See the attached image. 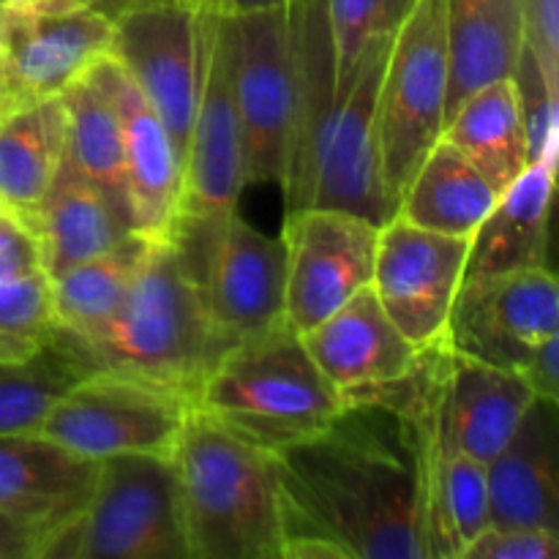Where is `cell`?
Wrapping results in <instances>:
<instances>
[{
    "mask_svg": "<svg viewBox=\"0 0 559 559\" xmlns=\"http://www.w3.org/2000/svg\"><path fill=\"white\" fill-rule=\"evenodd\" d=\"M60 102L66 112V158L76 173L96 183L131 224L123 178V140L112 96L91 69L60 93Z\"/></svg>",
    "mask_w": 559,
    "mask_h": 559,
    "instance_id": "cell-29",
    "label": "cell"
},
{
    "mask_svg": "<svg viewBox=\"0 0 559 559\" xmlns=\"http://www.w3.org/2000/svg\"><path fill=\"white\" fill-rule=\"evenodd\" d=\"M448 82L445 0H418L393 36L377 96V151L393 216L415 169L445 129Z\"/></svg>",
    "mask_w": 559,
    "mask_h": 559,
    "instance_id": "cell-6",
    "label": "cell"
},
{
    "mask_svg": "<svg viewBox=\"0 0 559 559\" xmlns=\"http://www.w3.org/2000/svg\"><path fill=\"white\" fill-rule=\"evenodd\" d=\"M393 36L374 38L347 85L333 96L314 151L309 207L358 213L377 227L393 216L377 151V96Z\"/></svg>",
    "mask_w": 559,
    "mask_h": 559,
    "instance_id": "cell-11",
    "label": "cell"
},
{
    "mask_svg": "<svg viewBox=\"0 0 559 559\" xmlns=\"http://www.w3.org/2000/svg\"><path fill=\"white\" fill-rule=\"evenodd\" d=\"M557 404L535 399L506 448L486 462L491 527L559 533Z\"/></svg>",
    "mask_w": 559,
    "mask_h": 559,
    "instance_id": "cell-21",
    "label": "cell"
},
{
    "mask_svg": "<svg viewBox=\"0 0 559 559\" xmlns=\"http://www.w3.org/2000/svg\"><path fill=\"white\" fill-rule=\"evenodd\" d=\"M44 559H189L175 459L120 453L98 462L91 502Z\"/></svg>",
    "mask_w": 559,
    "mask_h": 559,
    "instance_id": "cell-5",
    "label": "cell"
},
{
    "mask_svg": "<svg viewBox=\"0 0 559 559\" xmlns=\"http://www.w3.org/2000/svg\"><path fill=\"white\" fill-rule=\"evenodd\" d=\"M93 74L112 96L123 140V178L131 227L153 240L175 235L183 191V162L173 134L131 76L104 55Z\"/></svg>",
    "mask_w": 559,
    "mask_h": 559,
    "instance_id": "cell-18",
    "label": "cell"
},
{
    "mask_svg": "<svg viewBox=\"0 0 559 559\" xmlns=\"http://www.w3.org/2000/svg\"><path fill=\"white\" fill-rule=\"evenodd\" d=\"M431 349L407 380L271 453L282 559H431Z\"/></svg>",
    "mask_w": 559,
    "mask_h": 559,
    "instance_id": "cell-1",
    "label": "cell"
},
{
    "mask_svg": "<svg viewBox=\"0 0 559 559\" xmlns=\"http://www.w3.org/2000/svg\"><path fill=\"white\" fill-rule=\"evenodd\" d=\"M14 107H16V104H14V98H11L9 87H5L3 71H0V118H3V115H9Z\"/></svg>",
    "mask_w": 559,
    "mask_h": 559,
    "instance_id": "cell-42",
    "label": "cell"
},
{
    "mask_svg": "<svg viewBox=\"0 0 559 559\" xmlns=\"http://www.w3.org/2000/svg\"><path fill=\"white\" fill-rule=\"evenodd\" d=\"M47 538L31 524L0 511V559H44Z\"/></svg>",
    "mask_w": 559,
    "mask_h": 559,
    "instance_id": "cell-38",
    "label": "cell"
},
{
    "mask_svg": "<svg viewBox=\"0 0 559 559\" xmlns=\"http://www.w3.org/2000/svg\"><path fill=\"white\" fill-rule=\"evenodd\" d=\"M58 338L52 287L44 273L0 284V364L36 358Z\"/></svg>",
    "mask_w": 559,
    "mask_h": 559,
    "instance_id": "cell-32",
    "label": "cell"
},
{
    "mask_svg": "<svg viewBox=\"0 0 559 559\" xmlns=\"http://www.w3.org/2000/svg\"><path fill=\"white\" fill-rule=\"evenodd\" d=\"M557 162H535L497 197L469 238L464 276L549 267V216Z\"/></svg>",
    "mask_w": 559,
    "mask_h": 559,
    "instance_id": "cell-23",
    "label": "cell"
},
{
    "mask_svg": "<svg viewBox=\"0 0 559 559\" xmlns=\"http://www.w3.org/2000/svg\"><path fill=\"white\" fill-rule=\"evenodd\" d=\"M559 336V287L551 267L464 276L442 347L497 369L524 371Z\"/></svg>",
    "mask_w": 559,
    "mask_h": 559,
    "instance_id": "cell-10",
    "label": "cell"
},
{
    "mask_svg": "<svg viewBox=\"0 0 559 559\" xmlns=\"http://www.w3.org/2000/svg\"><path fill=\"white\" fill-rule=\"evenodd\" d=\"M66 156L60 96L20 104L0 118V202L27 218L52 186Z\"/></svg>",
    "mask_w": 559,
    "mask_h": 559,
    "instance_id": "cell-26",
    "label": "cell"
},
{
    "mask_svg": "<svg viewBox=\"0 0 559 559\" xmlns=\"http://www.w3.org/2000/svg\"><path fill=\"white\" fill-rule=\"evenodd\" d=\"M189 409L183 393L156 382L91 371L60 393L36 431L93 462L120 453L173 456Z\"/></svg>",
    "mask_w": 559,
    "mask_h": 559,
    "instance_id": "cell-8",
    "label": "cell"
},
{
    "mask_svg": "<svg viewBox=\"0 0 559 559\" xmlns=\"http://www.w3.org/2000/svg\"><path fill=\"white\" fill-rule=\"evenodd\" d=\"M497 197L500 194L491 189L489 180L440 136L415 169L396 216L431 233L473 238L495 207Z\"/></svg>",
    "mask_w": 559,
    "mask_h": 559,
    "instance_id": "cell-27",
    "label": "cell"
},
{
    "mask_svg": "<svg viewBox=\"0 0 559 559\" xmlns=\"http://www.w3.org/2000/svg\"><path fill=\"white\" fill-rule=\"evenodd\" d=\"M3 9H5V0H0V20H3Z\"/></svg>",
    "mask_w": 559,
    "mask_h": 559,
    "instance_id": "cell-44",
    "label": "cell"
},
{
    "mask_svg": "<svg viewBox=\"0 0 559 559\" xmlns=\"http://www.w3.org/2000/svg\"><path fill=\"white\" fill-rule=\"evenodd\" d=\"M153 243L156 240L131 229L112 249L102 251L93 260L52 278L49 287H52L58 331L74 342L96 336L107 325L109 317L118 311V306L123 304L126 293L145 265Z\"/></svg>",
    "mask_w": 559,
    "mask_h": 559,
    "instance_id": "cell-28",
    "label": "cell"
},
{
    "mask_svg": "<svg viewBox=\"0 0 559 559\" xmlns=\"http://www.w3.org/2000/svg\"><path fill=\"white\" fill-rule=\"evenodd\" d=\"M91 371L60 331L36 358L0 364V437L36 431L60 393Z\"/></svg>",
    "mask_w": 559,
    "mask_h": 559,
    "instance_id": "cell-31",
    "label": "cell"
},
{
    "mask_svg": "<svg viewBox=\"0 0 559 559\" xmlns=\"http://www.w3.org/2000/svg\"><path fill=\"white\" fill-rule=\"evenodd\" d=\"M246 189L243 136L235 107L224 14L200 5V91L183 153L178 224L211 227Z\"/></svg>",
    "mask_w": 559,
    "mask_h": 559,
    "instance_id": "cell-9",
    "label": "cell"
},
{
    "mask_svg": "<svg viewBox=\"0 0 559 559\" xmlns=\"http://www.w3.org/2000/svg\"><path fill=\"white\" fill-rule=\"evenodd\" d=\"M96 478L98 462L41 431L0 437V511L36 527L47 538V549L82 516Z\"/></svg>",
    "mask_w": 559,
    "mask_h": 559,
    "instance_id": "cell-20",
    "label": "cell"
},
{
    "mask_svg": "<svg viewBox=\"0 0 559 559\" xmlns=\"http://www.w3.org/2000/svg\"><path fill=\"white\" fill-rule=\"evenodd\" d=\"M538 399H549V402H559V336L549 338L544 347L538 349L527 369L522 371Z\"/></svg>",
    "mask_w": 559,
    "mask_h": 559,
    "instance_id": "cell-39",
    "label": "cell"
},
{
    "mask_svg": "<svg viewBox=\"0 0 559 559\" xmlns=\"http://www.w3.org/2000/svg\"><path fill=\"white\" fill-rule=\"evenodd\" d=\"M538 399L522 371L497 369L437 347L429 437L442 451L491 462Z\"/></svg>",
    "mask_w": 559,
    "mask_h": 559,
    "instance_id": "cell-17",
    "label": "cell"
},
{
    "mask_svg": "<svg viewBox=\"0 0 559 559\" xmlns=\"http://www.w3.org/2000/svg\"><path fill=\"white\" fill-rule=\"evenodd\" d=\"M69 3L91 5V9L102 11L104 16H109V20H115V16H118L120 11H126V9H129V5L140 3V0H69Z\"/></svg>",
    "mask_w": 559,
    "mask_h": 559,
    "instance_id": "cell-41",
    "label": "cell"
},
{
    "mask_svg": "<svg viewBox=\"0 0 559 559\" xmlns=\"http://www.w3.org/2000/svg\"><path fill=\"white\" fill-rule=\"evenodd\" d=\"M524 44L538 55L551 85L559 87V0H522Z\"/></svg>",
    "mask_w": 559,
    "mask_h": 559,
    "instance_id": "cell-37",
    "label": "cell"
},
{
    "mask_svg": "<svg viewBox=\"0 0 559 559\" xmlns=\"http://www.w3.org/2000/svg\"><path fill=\"white\" fill-rule=\"evenodd\" d=\"M202 293L224 347L284 320L287 249L229 211L205 227Z\"/></svg>",
    "mask_w": 559,
    "mask_h": 559,
    "instance_id": "cell-16",
    "label": "cell"
},
{
    "mask_svg": "<svg viewBox=\"0 0 559 559\" xmlns=\"http://www.w3.org/2000/svg\"><path fill=\"white\" fill-rule=\"evenodd\" d=\"M426 522L431 559H462L464 551L491 527L486 464L464 453L429 445Z\"/></svg>",
    "mask_w": 559,
    "mask_h": 559,
    "instance_id": "cell-30",
    "label": "cell"
},
{
    "mask_svg": "<svg viewBox=\"0 0 559 559\" xmlns=\"http://www.w3.org/2000/svg\"><path fill=\"white\" fill-rule=\"evenodd\" d=\"M445 31L451 115L475 87L511 76L524 47L522 0H445Z\"/></svg>",
    "mask_w": 559,
    "mask_h": 559,
    "instance_id": "cell-25",
    "label": "cell"
},
{
    "mask_svg": "<svg viewBox=\"0 0 559 559\" xmlns=\"http://www.w3.org/2000/svg\"><path fill=\"white\" fill-rule=\"evenodd\" d=\"M467 251L469 238L431 233L402 216H391L380 227L371 289L393 325L418 349L445 342Z\"/></svg>",
    "mask_w": 559,
    "mask_h": 559,
    "instance_id": "cell-14",
    "label": "cell"
},
{
    "mask_svg": "<svg viewBox=\"0 0 559 559\" xmlns=\"http://www.w3.org/2000/svg\"><path fill=\"white\" fill-rule=\"evenodd\" d=\"M205 227L178 224L175 235L153 243L107 325L71 347L93 371L156 382L194 402L202 377L224 353L202 293Z\"/></svg>",
    "mask_w": 559,
    "mask_h": 559,
    "instance_id": "cell-2",
    "label": "cell"
},
{
    "mask_svg": "<svg viewBox=\"0 0 559 559\" xmlns=\"http://www.w3.org/2000/svg\"><path fill=\"white\" fill-rule=\"evenodd\" d=\"M191 404L238 440L276 453L331 424L344 396L311 360L300 333L282 320L229 344Z\"/></svg>",
    "mask_w": 559,
    "mask_h": 559,
    "instance_id": "cell-3",
    "label": "cell"
},
{
    "mask_svg": "<svg viewBox=\"0 0 559 559\" xmlns=\"http://www.w3.org/2000/svg\"><path fill=\"white\" fill-rule=\"evenodd\" d=\"M300 338L322 374L342 391L344 402L374 396L407 380L429 355L393 325L371 284Z\"/></svg>",
    "mask_w": 559,
    "mask_h": 559,
    "instance_id": "cell-19",
    "label": "cell"
},
{
    "mask_svg": "<svg viewBox=\"0 0 559 559\" xmlns=\"http://www.w3.org/2000/svg\"><path fill=\"white\" fill-rule=\"evenodd\" d=\"M377 238L380 227L374 222L338 207H304L284 216V320L306 333L369 287Z\"/></svg>",
    "mask_w": 559,
    "mask_h": 559,
    "instance_id": "cell-13",
    "label": "cell"
},
{
    "mask_svg": "<svg viewBox=\"0 0 559 559\" xmlns=\"http://www.w3.org/2000/svg\"><path fill=\"white\" fill-rule=\"evenodd\" d=\"M516 85L519 104L524 112V126L530 136V158L535 162H557V104L559 87L551 85L540 66L538 55L524 44L516 66L511 71Z\"/></svg>",
    "mask_w": 559,
    "mask_h": 559,
    "instance_id": "cell-34",
    "label": "cell"
},
{
    "mask_svg": "<svg viewBox=\"0 0 559 559\" xmlns=\"http://www.w3.org/2000/svg\"><path fill=\"white\" fill-rule=\"evenodd\" d=\"M559 533L544 527H489L462 559H557Z\"/></svg>",
    "mask_w": 559,
    "mask_h": 559,
    "instance_id": "cell-35",
    "label": "cell"
},
{
    "mask_svg": "<svg viewBox=\"0 0 559 559\" xmlns=\"http://www.w3.org/2000/svg\"><path fill=\"white\" fill-rule=\"evenodd\" d=\"M112 20L69 0L9 5L0 20V71L14 104L55 98L109 55Z\"/></svg>",
    "mask_w": 559,
    "mask_h": 559,
    "instance_id": "cell-15",
    "label": "cell"
},
{
    "mask_svg": "<svg viewBox=\"0 0 559 559\" xmlns=\"http://www.w3.org/2000/svg\"><path fill=\"white\" fill-rule=\"evenodd\" d=\"M9 5H25V9H31V5H47V3H55V0H5Z\"/></svg>",
    "mask_w": 559,
    "mask_h": 559,
    "instance_id": "cell-43",
    "label": "cell"
},
{
    "mask_svg": "<svg viewBox=\"0 0 559 559\" xmlns=\"http://www.w3.org/2000/svg\"><path fill=\"white\" fill-rule=\"evenodd\" d=\"M109 58L173 134L183 162L200 91V3L140 0L112 20Z\"/></svg>",
    "mask_w": 559,
    "mask_h": 559,
    "instance_id": "cell-12",
    "label": "cell"
},
{
    "mask_svg": "<svg viewBox=\"0 0 559 559\" xmlns=\"http://www.w3.org/2000/svg\"><path fill=\"white\" fill-rule=\"evenodd\" d=\"M36 273H44L36 235L27 229L22 218L3 207L0 213V284L20 282Z\"/></svg>",
    "mask_w": 559,
    "mask_h": 559,
    "instance_id": "cell-36",
    "label": "cell"
},
{
    "mask_svg": "<svg viewBox=\"0 0 559 559\" xmlns=\"http://www.w3.org/2000/svg\"><path fill=\"white\" fill-rule=\"evenodd\" d=\"M0 213H3V202H0Z\"/></svg>",
    "mask_w": 559,
    "mask_h": 559,
    "instance_id": "cell-45",
    "label": "cell"
},
{
    "mask_svg": "<svg viewBox=\"0 0 559 559\" xmlns=\"http://www.w3.org/2000/svg\"><path fill=\"white\" fill-rule=\"evenodd\" d=\"M194 3L216 9L218 14H249V11L276 9V5H284L287 0H194Z\"/></svg>",
    "mask_w": 559,
    "mask_h": 559,
    "instance_id": "cell-40",
    "label": "cell"
},
{
    "mask_svg": "<svg viewBox=\"0 0 559 559\" xmlns=\"http://www.w3.org/2000/svg\"><path fill=\"white\" fill-rule=\"evenodd\" d=\"M22 222L36 235L44 276L49 282L112 249L131 233L129 218L96 183L76 173L66 156L44 200Z\"/></svg>",
    "mask_w": 559,
    "mask_h": 559,
    "instance_id": "cell-22",
    "label": "cell"
},
{
    "mask_svg": "<svg viewBox=\"0 0 559 559\" xmlns=\"http://www.w3.org/2000/svg\"><path fill=\"white\" fill-rule=\"evenodd\" d=\"M418 0H328L333 55H336V96L353 76L360 55L374 38L396 36Z\"/></svg>",
    "mask_w": 559,
    "mask_h": 559,
    "instance_id": "cell-33",
    "label": "cell"
},
{
    "mask_svg": "<svg viewBox=\"0 0 559 559\" xmlns=\"http://www.w3.org/2000/svg\"><path fill=\"white\" fill-rule=\"evenodd\" d=\"M442 140L451 142L497 194L516 183L530 167V136L511 76L480 85L448 115Z\"/></svg>",
    "mask_w": 559,
    "mask_h": 559,
    "instance_id": "cell-24",
    "label": "cell"
},
{
    "mask_svg": "<svg viewBox=\"0 0 559 559\" xmlns=\"http://www.w3.org/2000/svg\"><path fill=\"white\" fill-rule=\"evenodd\" d=\"M173 459L189 559H282L271 453L238 440L191 404Z\"/></svg>",
    "mask_w": 559,
    "mask_h": 559,
    "instance_id": "cell-4",
    "label": "cell"
},
{
    "mask_svg": "<svg viewBox=\"0 0 559 559\" xmlns=\"http://www.w3.org/2000/svg\"><path fill=\"white\" fill-rule=\"evenodd\" d=\"M235 107L243 136L246 189L278 186L289 173L295 142V69L287 9L224 14Z\"/></svg>",
    "mask_w": 559,
    "mask_h": 559,
    "instance_id": "cell-7",
    "label": "cell"
}]
</instances>
